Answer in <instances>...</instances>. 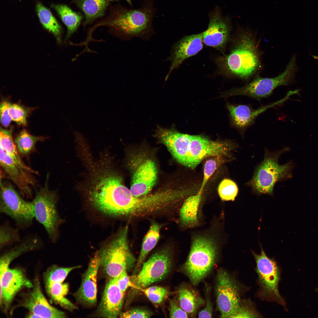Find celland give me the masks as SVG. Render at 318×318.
Masks as SVG:
<instances>
[{"label":"cell","mask_w":318,"mask_h":318,"mask_svg":"<svg viewBox=\"0 0 318 318\" xmlns=\"http://www.w3.org/2000/svg\"><path fill=\"white\" fill-rule=\"evenodd\" d=\"M218 196L221 200L233 201L238 193L236 183L229 179H224L220 182L218 188Z\"/></svg>","instance_id":"8d00e7d4"},{"label":"cell","mask_w":318,"mask_h":318,"mask_svg":"<svg viewBox=\"0 0 318 318\" xmlns=\"http://www.w3.org/2000/svg\"><path fill=\"white\" fill-rule=\"evenodd\" d=\"M127 224L111 241L98 252L100 267L110 279L117 277L125 270L132 267L135 259L127 241Z\"/></svg>","instance_id":"8992f818"},{"label":"cell","mask_w":318,"mask_h":318,"mask_svg":"<svg viewBox=\"0 0 318 318\" xmlns=\"http://www.w3.org/2000/svg\"><path fill=\"white\" fill-rule=\"evenodd\" d=\"M206 305L198 313V318H211L213 315V308L210 297V287L206 285Z\"/></svg>","instance_id":"b9f144b4"},{"label":"cell","mask_w":318,"mask_h":318,"mask_svg":"<svg viewBox=\"0 0 318 318\" xmlns=\"http://www.w3.org/2000/svg\"><path fill=\"white\" fill-rule=\"evenodd\" d=\"M76 3L85 15L84 26L103 16L108 5L106 0H77Z\"/></svg>","instance_id":"f1b7e54d"},{"label":"cell","mask_w":318,"mask_h":318,"mask_svg":"<svg viewBox=\"0 0 318 318\" xmlns=\"http://www.w3.org/2000/svg\"><path fill=\"white\" fill-rule=\"evenodd\" d=\"M190 230V246L182 271L196 285L212 270L227 242L225 219L215 216L208 225Z\"/></svg>","instance_id":"6da1fadb"},{"label":"cell","mask_w":318,"mask_h":318,"mask_svg":"<svg viewBox=\"0 0 318 318\" xmlns=\"http://www.w3.org/2000/svg\"><path fill=\"white\" fill-rule=\"evenodd\" d=\"M153 312L150 310L144 308H135L126 312L120 313L121 318H150L153 315Z\"/></svg>","instance_id":"60d3db41"},{"label":"cell","mask_w":318,"mask_h":318,"mask_svg":"<svg viewBox=\"0 0 318 318\" xmlns=\"http://www.w3.org/2000/svg\"><path fill=\"white\" fill-rule=\"evenodd\" d=\"M127 270H124L117 277V283L120 290L124 294L127 289L130 287L134 286L131 279L128 275Z\"/></svg>","instance_id":"ee69618b"},{"label":"cell","mask_w":318,"mask_h":318,"mask_svg":"<svg viewBox=\"0 0 318 318\" xmlns=\"http://www.w3.org/2000/svg\"><path fill=\"white\" fill-rule=\"evenodd\" d=\"M209 20L207 29L203 32V43L223 52L230 35V19L224 17L217 7L210 14Z\"/></svg>","instance_id":"2e32d148"},{"label":"cell","mask_w":318,"mask_h":318,"mask_svg":"<svg viewBox=\"0 0 318 318\" xmlns=\"http://www.w3.org/2000/svg\"><path fill=\"white\" fill-rule=\"evenodd\" d=\"M36 9L40 21L44 27L51 32L59 43H61V28L51 11L41 3H38Z\"/></svg>","instance_id":"1f68e13d"},{"label":"cell","mask_w":318,"mask_h":318,"mask_svg":"<svg viewBox=\"0 0 318 318\" xmlns=\"http://www.w3.org/2000/svg\"><path fill=\"white\" fill-rule=\"evenodd\" d=\"M0 164L4 171L17 186L21 193L27 198L32 197L31 187L36 183L33 174L23 169L1 148Z\"/></svg>","instance_id":"ffe728a7"},{"label":"cell","mask_w":318,"mask_h":318,"mask_svg":"<svg viewBox=\"0 0 318 318\" xmlns=\"http://www.w3.org/2000/svg\"><path fill=\"white\" fill-rule=\"evenodd\" d=\"M141 289L148 299L156 304H161L169 294L166 288L160 286H152Z\"/></svg>","instance_id":"74e56055"},{"label":"cell","mask_w":318,"mask_h":318,"mask_svg":"<svg viewBox=\"0 0 318 318\" xmlns=\"http://www.w3.org/2000/svg\"><path fill=\"white\" fill-rule=\"evenodd\" d=\"M160 225L157 223L153 222L151 224L148 231L144 237L132 276L139 272L148 255L156 245L160 238Z\"/></svg>","instance_id":"4316f807"},{"label":"cell","mask_w":318,"mask_h":318,"mask_svg":"<svg viewBox=\"0 0 318 318\" xmlns=\"http://www.w3.org/2000/svg\"><path fill=\"white\" fill-rule=\"evenodd\" d=\"M0 213L11 218L20 230H26L32 226L35 218L32 201L24 199L10 183L1 180Z\"/></svg>","instance_id":"ba28073f"},{"label":"cell","mask_w":318,"mask_h":318,"mask_svg":"<svg viewBox=\"0 0 318 318\" xmlns=\"http://www.w3.org/2000/svg\"><path fill=\"white\" fill-rule=\"evenodd\" d=\"M9 111L12 120L19 124L26 125V117L28 112V110L19 105L10 103Z\"/></svg>","instance_id":"f35d334b"},{"label":"cell","mask_w":318,"mask_h":318,"mask_svg":"<svg viewBox=\"0 0 318 318\" xmlns=\"http://www.w3.org/2000/svg\"><path fill=\"white\" fill-rule=\"evenodd\" d=\"M259 316L251 302L243 300L240 306L233 318H256Z\"/></svg>","instance_id":"ab89813d"},{"label":"cell","mask_w":318,"mask_h":318,"mask_svg":"<svg viewBox=\"0 0 318 318\" xmlns=\"http://www.w3.org/2000/svg\"><path fill=\"white\" fill-rule=\"evenodd\" d=\"M216 286V302L222 318H233L242 302L239 287L226 271L220 269L217 273Z\"/></svg>","instance_id":"7c38bea8"},{"label":"cell","mask_w":318,"mask_h":318,"mask_svg":"<svg viewBox=\"0 0 318 318\" xmlns=\"http://www.w3.org/2000/svg\"><path fill=\"white\" fill-rule=\"evenodd\" d=\"M77 266L64 267L53 265L48 268L44 273L43 277L45 287L55 282H63L72 270L80 268Z\"/></svg>","instance_id":"e575fe53"},{"label":"cell","mask_w":318,"mask_h":318,"mask_svg":"<svg viewBox=\"0 0 318 318\" xmlns=\"http://www.w3.org/2000/svg\"><path fill=\"white\" fill-rule=\"evenodd\" d=\"M317 290V291H318V288H317V290Z\"/></svg>","instance_id":"c3c4849f"},{"label":"cell","mask_w":318,"mask_h":318,"mask_svg":"<svg viewBox=\"0 0 318 318\" xmlns=\"http://www.w3.org/2000/svg\"><path fill=\"white\" fill-rule=\"evenodd\" d=\"M0 305L6 311L16 294L24 288H32L33 283L21 269L9 267L0 275Z\"/></svg>","instance_id":"ac0fdd59"},{"label":"cell","mask_w":318,"mask_h":318,"mask_svg":"<svg viewBox=\"0 0 318 318\" xmlns=\"http://www.w3.org/2000/svg\"><path fill=\"white\" fill-rule=\"evenodd\" d=\"M312 56L314 58L316 59H318V56H314V55Z\"/></svg>","instance_id":"7dc6e473"},{"label":"cell","mask_w":318,"mask_h":318,"mask_svg":"<svg viewBox=\"0 0 318 318\" xmlns=\"http://www.w3.org/2000/svg\"><path fill=\"white\" fill-rule=\"evenodd\" d=\"M45 139L43 137L31 135L24 130L17 136L14 143L20 155L26 157L34 151L37 142L42 141Z\"/></svg>","instance_id":"d6a6232c"},{"label":"cell","mask_w":318,"mask_h":318,"mask_svg":"<svg viewBox=\"0 0 318 318\" xmlns=\"http://www.w3.org/2000/svg\"><path fill=\"white\" fill-rule=\"evenodd\" d=\"M203 191L199 190L186 197L178 211V221L181 229L187 231L202 228L206 224L203 213Z\"/></svg>","instance_id":"9a60e30c"},{"label":"cell","mask_w":318,"mask_h":318,"mask_svg":"<svg viewBox=\"0 0 318 318\" xmlns=\"http://www.w3.org/2000/svg\"><path fill=\"white\" fill-rule=\"evenodd\" d=\"M205 162L203 167V178L199 190L203 191L207 183L216 170L222 164L228 160L226 157H230L223 155H218L210 157Z\"/></svg>","instance_id":"d590c367"},{"label":"cell","mask_w":318,"mask_h":318,"mask_svg":"<svg viewBox=\"0 0 318 318\" xmlns=\"http://www.w3.org/2000/svg\"><path fill=\"white\" fill-rule=\"evenodd\" d=\"M287 95L276 102L261 106L256 109L245 105H234L227 104V107L233 124L243 133L254 122L259 115L269 108L282 103L289 99Z\"/></svg>","instance_id":"cb8c5ba5"},{"label":"cell","mask_w":318,"mask_h":318,"mask_svg":"<svg viewBox=\"0 0 318 318\" xmlns=\"http://www.w3.org/2000/svg\"><path fill=\"white\" fill-rule=\"evenodd\" d=\"M94 174L89 196L92 204L100 211L113 216H121L127 188L120 177L108 168H102Z\"/></svg>","instance_id":"3957f363"},{"label":"cell","mask_w":318,"mask_h":318,"mask_svg":"<svg viewBox=\"0 0 318 318\" xmlns=\"http://www.w3.org/2000/svg\"><path fill=\"white\" fill-rule=\"evenodd\" d=\"M203 43V32L186 36L175 43L173 46L168 58L170 65L165 80L185 60L199 52L202 49Z\"/></svg>","instance_id":"d6986e66"},{"label":"cell","mask_w":318,"mask_h":318,"mask_svg":"<svg viewBox=\"0 0 318 318\" xmlns=\"http://www.w3.org/2000/svg\"><path fill=\"white\" fill-rule=\"evenodd\" d=\"M54 7L67 27L65 39L66 41L77 30L82 20V16L66 5H57Z\"/></svg>","instance_id":"4dcf8cb0"},{"label":"cell","mask_w":318,"mask_h":318,"mask_svg":"<svg viewBox=\"0 0 318 318\" xmlns=\"http://www.w3.org/2000/svg\"><path fill=\"white\" fill-rule=\"evenodd\" d=\"M44 242L37 234L30 233L24 236L18 243L8 249L0 256V272L9 267L14 259L24 254L40 250L44 247Z\"/></svg>","instance_id":"d4e9b609"},{"label":"cell","mask_w":318,"mask_h":318,"mask_svg":"<svg viewBox=\"0 0 318 318\" xmlns=\"http://www.w3.org/2000/svg\"><path fill=\"white\" fill-rule=\"evenodd\" d=\"M10 103L4 101L0 105V117L1 122L4 127H6L9 125L12 120L9 113V108Z\"/></svg>","instance_id":"f6af8a7d"},{"label":"cell","mask_w":318,"mask_h":318,"mask_svg":"<svg viewBox=\"0 0 318 318\" xmlns=\"http://www.w3.org/2000/svg\"><path fill=\"white\" fill-rule=\"evenodd\" d=\"M107 1H115L118 0H106ZM130 5H131V0H125Z\"/></svg>","instance_id":"bcb514c9"},{"label":"cell","mask_w":318,"mask_h":318,"mask_svg":"<svg viewBox=\"0 0 318 318\" xmlns=\"http://www.w3.org/2000/svg\"><path fill=\"white\" fill-rule=\"evenodd\" d=\"M20 229L11 226L7 221L4 222L0 226V250L8 249L18 243L22 238Z\"/></svg>","instance_id":"836d02e7"},{"label":"cell","mask_w":318,"mask_h":318,"mask_svg":"<svg viewBox=\"0 0 318 318\" xmlns=\"http://www.w3.org/2000/svg\"><path fill=\"white\" fill-rule=\"evenodd\" d=\"M172 250L164 247L154 254L143 264L139 272L130 278L134 287L142 289L165 278L172 264Z\"/></svg>","instance_id":"30bf717a"},{"label":"cell","mask_w":318,"mask_h":318,"mask_svg":"<svg viewBox=\"0 0 318 318\" xmlns=\"http://www.w3.org/2000/svg\"><path fill=\"white\" fill-rule=\"evenodd\" d=\"M239 33L230 52L218 57L216 62L224 74L247 79L260 67L259 53L255 40L249 31L241 29Z\"/></svg>","instance_id":"7a4b0ae2"},{"label":"cell","mask_w":318,"mask_h":318,"mask_svg":"<svg viewBox=\"0 0 318 318\" xmlns=\"http://www.w3.org/2000/svg\"><path fill=\"white\" fill-rule=\"evenodd\" d=\"M157 169L155 162L147 159L141 164L133 174L130 190L135 197L147 195L155 184Z\"/></svg>","instance_id":"603a6c76"},{"label":"cell","mask_w":318,"mask_h":318,"mask_svg":"<svg viewBox=\"0 0 318 318\" xmlns=\"http://www.w3.org/2000/svg\"><path fill=\"white\" fill-rule=\"evenodd\" d=\"M117 280V277L109 279L106 285L97 309L99 316L116 318L120 313L125 294L119 288Z\"/></svg>","instance_id":"7402d4cb"},{"label":"cell","mask_w":318,"mask_h":318,"mask_svg":"<svg viewBox=\"0 0 318 318\" xmlns=\"http://www.w3.org/2000/svg\"><path fill=\"white\" fill-rule=\"evenodd\" d=\"M32 289L25 294L20 302L18 307L28 309V318H54L66 317L63 312L51 305L47 301L42 292L40 283L36 280Z\"/></svg>","instance_id":"5bb4252c"},{"label":"cell","mask_w":318,"mask_h":318,"mask_svg":"<svg viewBox=\"0 0 318 318\" xmlns=\"http://www.w3.org/2000/svg\"><path fill=\"white\" fill-rule=\"evenodd\" d=\"M45 288L51 299L56 304L70 311L77 309V307L65 297L69 291L68 284L55 282Z\"/></svg>","instance_id":"f546056e"},{"label":"cell","mask_w":318,"mask_h":318,"mask_svg":"<svg viewBox=\"0 0 318 318\" xmlns=\"http://www.w3.org/2000/svg\"><path fill=\"white\" fill-rule=\"evenodd\" d=\"M100 265L97 252L90 260L87 269L82 275L80 286L74 294L77 301L82 304L90 306L96 302L97 277Z\"/></svg>","instance_id":"44dd1931"},{"label":"cell","mask_w":318,"mask_h":318,"mask_svg":"<svg viewBox=\"0 0 318 318\" xmlns=\"http://www.w3.org/2000/svg\"><path fill=\"white\" fill-rule=\"evenodd\" d=\"M152 8L146 5L136 9L121 8L99 25L107 27L110 33L120 40L138 38L147 41L154 35Z\"/></svg>","instance_id":"277c9868"},{"label":"cell","mask_w":318,"mask_h":318,"mask_svg":"<svg viewBox=\"0 0 318 318\" xmlns=\"http://www.w3.org/2000/svg\"><path fill=\"white\" fill-rule=\"evenodd\" d=\"M12 127L9 130L1 128L0 131V148L3 149L16 163L26 171L32 174L38 172L26 165L21 159L12 136Z\"/></svg>","instance_id":"83f0119b"},{"label":"cell","mask_w":318,"mask_h":318,"mask_svg":"<svg viewBox=\"0 0 318 318\" xmlns=\"http://www.w3.org/2000/svg\"><path fill=\"white\" fill-rule=\"evenodd\" d=\"M154 136L166 147L177 161L188 167L191 135L181 133L173 128H166L158 125Z\"/></svg>","instance_id":"e0dca14e"},{"label":"cell","mask_w":318,"mask_h":318,"mask_svg":"<svg viewBox=\"0 0 318 318\" xmlns=\"http://www.w3.org/2000/svg\"><path fill=\"white\" fill-rule=\"evenodd\" d=\"M169 311L171 318H188V315L174 300L170 301Z\"/></svg>","instance_id":"7bdbcfd3"},{"label":"cell","mask_w":318,"mask_h":318,"mask_svg":"<svg viewBox=\"0 0 318 318\" xmlns=\"http://www.w3.org/2000/svg\"><path fill=\"white\" fill-rule=\"evenodd\" d=\"M178 303L189 316L193 317L198 309L204 304L198 292L190 286H181L178 292Z\"/></svg>","instance_id":"484cf974"},{"label":"cell","mask_w":318,"mask_h":318,"mask_svg":"<svg viewBox=\"0 0 318 318\" xmlns=\"http://www.w3.org/2000/svg\"><path fill=\"white\" fill-rule=\"evenodd\" d=\"M237 145L231 141L211 140L200 135H191L188 150V167L195 168L205 158L223 155L231 158Z\"/></svg>","instance_id":"4fadbf2b"},{"label":"cell","mask_w":318,"mask_h":318,"mask_svg":"<svg viewBox=\"0 0 318 318\" xmlns=\"http://www.w3.org/2000/svg\"><path fill=\"white\" fill-rule=\"evenodd\" d=\"M48 175L44 186L36 191L32 201L34 218L44 227L51 242L56 243L62 223L58 210V196L56 191L49 188Z\"/></svg>","instance_id":"52a82bcc"},{"label":"cell","mask_w":318,"mask_h":318,"mask_svg":"<svg viewBox=\"0 0 318 318\" xmlns=\"http://www.w3.org/2000/svg\"><path fill=\"white\" fill-rule=\"evenodd\" d=\"M289 150L287 147L275 152L266 150L263 160L246 183L254 193L273 196L274 187L277 182L292 178V171L295 166L294 161L290 160L283 164L279 162L281 154Z\"/></svg>","instance_id":"5b68a950"},{"label":"cell","mask_w":318,"mask_h":318,"mask_svg":"<svg viewBox=\"0 0 318 318\" xmlns=\"http://www.w3.org/2000/svg\"><path fill=\"white\" fill-rule=\"evenodd\" d=\"M296 57L293 56L284 71L272 78L257 76L242 87L233 89L228 92L229 96L242 95L260 100L270 95L277 87L287 85L292 82L297 69Z\"/></svg>","instance_id":"9c48e42d"},{"label":"cell","mask_w":318,"mask_h":318,"mask_svg":"<svg viewBox=\"0 0 318 318\" xmlns=\"http://www.w3.org/2000/svg\"><path fill=\"white\" fill-rule=\"evenodd\" d=\"M261 252L256 254L252 251L256 263V271L261 295L268 300L283 305L285 302L278 289L280 271L274 259L268 257L260 245Z\"/></svg>","instance_id":"8fae6325"}]
</instances>
